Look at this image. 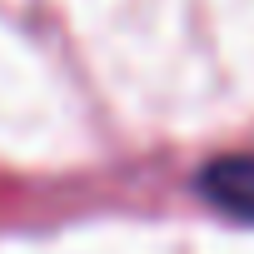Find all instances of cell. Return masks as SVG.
Segmentation results:
<instances>
[{
	"label": "cell",
	"instance_id": "6da1fadb",
	"mask_svg": "<svg viewBox=\"0 0 254 254\" xmlns=\"http://www.w3.org/2000/svg\"><path fill=\"white\" fill-rule=\"evenodd\" d=\"M199 194H204L214 209H224V214L254 224V155L209 160L204 175H199Z\"/></svg>",
	"mask_w": 254,
	"mask_h": 254
}]
</instances>
